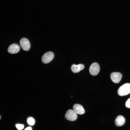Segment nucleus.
<instances>
[{"label":"nucleus","instance_id":"423d86ee","mask_svg":"<svg viewBox=\"0 0 130 130\" xmlns=\"http://www.w3.org/2000/svg\"><path fill=\"white\" fill-rule=\"evenodd\" d=\"M122 76V74L118 72H114L110 75V77L112 81L114 83H117L121 80Z\"/></svg>","mask_w":130,"mask_h":130},{"label":"nucleus","instance_id":"f257e3e1","mask_svg":"<svg viewBox=\"0 0 130 130\" xmlns=\"http://www.w3.org/2000/svg\"><path fill=\"white\" fill-rule=\"evenodd\" d=\"M130 93V84L126 83L121 86L118 90V95L120 96L127 95Z\"/></svg>","mask_w":130,"mask_h":130},{"label":"nucleus","instance_id":"4468645a","mask_svg":"<svg viewBox=\"0 0 130 130\" xmlns=\"http://www.w3.org/2000/svg\"><path fill=\"white\" fill-rule=\"evenodd\" d=\"M25 130H32V128L30 127H28L26 128Z\"/></svg>","mask_w":130,"mask_h":130},{"label":"nucleus","instance_id":"9b49d317","mask_svg":"<svg viewBox=\"0 0 130 130\" xmlns=\"http://www.w3.org/2000/svg\"><path fill=\"white\" fill-rule=\"evenodd\" d=\"M27 121L28 124L30 125H33L35 123V121L34 119L32 117H28L27 118Z\"/></svg>","mask_w":130,"mask_h":130},{"label":"nucleus","instance_id":"6e6552de","mask_svg":"<svg viewBox=\"0 0 130 130\" xmlns=\"http://www.w3.org/2000/svg\"><path fill=\"white\" fill-rule=\"evenodd\" d=\"M73 110L77 114L82 115L84 113V110L83 107L79 104H75L73 106Z\"/></svg>","mask_w":130,"mask_h":130},{"label":"nucleus","instance_id":"9d476101","mask_svg":"<svg viewBox=\"0 0 130 130\" xmlns=\"http://www.w3.org/2000/svg\"><path fill=\"white\" fill-rule=\"evenodd\" d=\"M84 67V65L82 64L78 65L73 64L71 66V70L73 73H77L83 70Z\"/></svg>","mask_w":130,"mask_h":130},{"label":"nucleus","instance_id":"f8f14e48","mask_svg":"<svg viewBox=\"0 0 130 130\" xmlns=\"http://www.w3.org/2000/svg\"><path fill=\"white\" fill-rule=\"evenodd\" d=\"M16 126L17 129L19 130H21L24 128V125L23 124H16Z\"/></svg>","mask_w":130,"mask_h":130},{"label":"nucleus","instance_id":"0eeeda50","mask_svg":"<svg viewBox=\"0 0 130 130\" xmlns=\"http://www.w3.org/2000/svg\"><path fill=\"white\" fill-rule=\"evenodd\" d=\"M20 50L19 46L16 44H13L10 45L8 49V51L11 54H15L19 52Z\"/></svg>","mask_w":130,"mask_h":130},{"label":"nucleus","instance_id":"1a4fd4ad","mask_svg":"<svg viewBox=\"0 0 130 130\" xmlns=\"http://www.w3.org/2000/svg\"><path fill=\"white\" fill-rule=\"evenodd\" d=\"M125 119L124 117L122 116L119 115L117 117L115 120L116 125L117 126H120L123 125L124 124Z\"/></svg>","mask_w":130,"mask_h":130},{"label":"nucleus","instance_id":"39448f33","mask_svg":"<svg viewBox=\"0 0 130 130\" xmlns=\"http://www.w3.org/2000/svg\"><path fill=\"white\" fill-rule=\"evenodd\" d=\"M20 46L22 49L25 51H28L29 49L30 44L29 40L26 38L21 39L20 41Z\"/></svg>","mask_w":130,"mask_h":130},{"label":"nucleus","instance_id":"f03ea898","mask_svg":"<svg viewBox=\"0 0 130 130\" xmlns=\"http://www.w3.org/2000/svg\"><path fill=\"white\" fill-rule=\"evenodd\" d=\"M65 117L67 120L72 121H74L77 118V114L73 110H69L66 112Z\"/></svg>","mask_w":130,"mask_h":130},{"label":"nucleus","instance_id":"7ed1b4c3","mask_svg":"<svg viewBox=\"0 0 130 130\" xmlns=\"http://www.w3.org/2000/svg\"><path fill=\"white\" fill-rule=\"evenodd\" d=\"M54 57V54L51 52H48L45 53L42 58V62L45 64H47L51 62Z\"/></svg>","mask_w":130,"mask_h":130},{"label":"nucleus","instance_id":"20e7f679","mask_svg":"<svg viewBox=\"0 0 130 130\" xmlns=\"http://www.w3.org/2000/svg\"><path fill=\"white\" fill-rule=\"evenodd\" d=\"M100 70L99 65L96 63H94L91 65L89 69L90 74L93 76H96Z\"/></svg>","mask_w":130,"mask_h":130},{"label":"nucleus","instance_id":"ddd939ff","mask_svg":"<svg viewBox=\"0 0 130 130\" xmlns=\"http://www.w3.org/2000/svg\"><path fill=\"white\" fill-rule=\"evenodd\" d=\"M125 106L126 107L130 108V98L126 101L125 104Z\"/></svg>","mask_w":130,"mask_h":130}]
</instances>
